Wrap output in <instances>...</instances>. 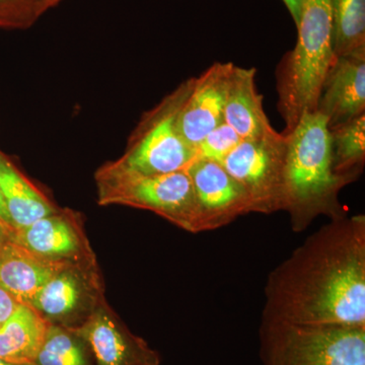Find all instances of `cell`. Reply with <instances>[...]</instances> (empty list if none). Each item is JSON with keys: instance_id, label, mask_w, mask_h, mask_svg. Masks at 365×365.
<instances>
[{"instance_id": "1", "label": "cell", "mask_w": 365, "mask_h": 365, "mask_svg": "<svg viewBox=\"0 0 365 365\" xmlns=\"http://www.w3.org/2000/svg\"><path fill=\"white\" fill-rule=\"evenodd\" d=\"M262 318L365 327V216L332 218L269 275Z\"/></svg>"}, {"instance_id": "2", "label": "cell", "mask_w": 365, "mask_h": 365, "mask_svg": "<svg viewBox=\"0 0 365 365\" xmlns=\"http://www.w3.org/2000/svg\"><path fill=\"white\" fill-rule=\"evenodd\" d=\"M287 135L283 211L294 232L306 230L319 215H346L339 193L348 182L333 170L330 130L318 111L307 113Z\"/></svg>"}, {"instance_id": "3", "label": "cell", "mask_w": 365, "mask_h": 365, "mask_svg": "<svg viewBox=\"0 0 365 365\" xmlns=\"http://www.w3.org/2000/svg\"><path fill=\"white\" fill-rule=\"evenodd\" d=\"M297 44L278 66V111L288 133L307 113L317 112L335 54L331 0H302Z\"/></svg>"}, {"instance_id": "4", "label": "cell", "mask_w": 365, "mask_h": 365, "mask_svg": "<svg viewBox=\"0 0 365 365\" xmlns=\"http://www.w3.org/2000/svg\"><path fill=\"white\" fill-rule=\"evenodd\" d=\"M96 181L100 205L117 204L145 209L187 232H205L187 170L146 176L113 162L98 170Z\"/></svg>"}, {"instance_id": "5", "label": "cell", "mask_w": 365, "mask_h": 365, "mask_svg": "<svg viewBox=\"0 0 365 365\" xmlns=\"http://www.w3.org/2000/svg\"><path fill=\"white\" fill-rule=\"evenodd\" d=\"M262 365H365V327L299 326L262 318Z\"/></svg>"}, {"instance_id": "6", "label": "cell", "mask_w": 365, "mask_h": 365, "mask_svg": "<svg viewBox=\"0 0 365 365\" xmlns=\"http://www.w3.org/2000/svg\"><path fill=\"white\" fill-rule=\"evenodd\" d=\"M188 88L189 79L145 114L126 153L116 160L121 167L151 176L187 170L195 162L197 151L185 141L178 126Z\"/></svg>"}, {"instance_id": "7", "label": "cell", "mask_w": 365, "mask_h": 365, "mask_svg": "<svg viewBox=\"0 0 365 365\" xmlns=\"http://www.w3.org/2000/svg\"><path fill=\"white\" fill-rule=\"evenodd\" d=\"M287 148V135L277 132L242 140L220 163L248 194L252 212L270 215L282 210Z\"/></svg>"}, {"instance_id": "8", "label": "cell", "mask_w": 365, "mask_h": 365, "mask_svg": "<svg viewBox=\"0 0 365 365\" xmlns=\"http://www.w3.org/2000/svg\"><path fill=\"white\" fill-rule=\"evenodd\" d=\"M234 63L215 62L198 78L189 79L186 98L178 116L182 138L193 148L225 122L228 81Z\"/></svg>"}, {"instance_id": "9", "label": "cell", "mask_w": 365, "mask_h": 365, "mask_svg": "<svg viewBox=\"0 0 365 365\" xmlns=\"http://www.w3.org/2000/svg\"><path fill=\"white\" fill-rule=\"evenodd\" d=\"M206 230L225 227L252 212L248 194L222 163L197 158L187 170Z\"/></svg>"}, {"instance_id": "10", "label": "cell", "mask_w": 365, "mask_h": 365, "mask_svg": "<svg viewBox=\"0 0 365 365\" xmlns=\"http://www.w3.org/2000/svg\"><path fill=\"white\" fill-rule=\"evenodd\" d=\"M317 111L326 118L329 130L365 114V49L335 56Z\"/></svg>"}, {"instance_id": "11", "label": "cell", "mask_w": 365, "mask_h": 365, "mask_svg": "<svg viewBox=\"0 0 365 365\" xmlns=\"http://www.w3.org/2000/svg\"><path fill=\"white\" fill-rule=\"evenodd\" d=\"M78 334L91 345L97 365H160L157 353L127 332L102 307L91 314Z\"/></svg>"}, {"instance_id": "12", "label": "cell", "mask_w": 365, "mask_h": 365, "mask_svg": "<svg viewBox=\"0 0 365 365\" xmlns=\"http://www.w3.org/2000/svg\"><path fill=\"white\" fill-rule=\"evenodd\" d=\"M71 265V262L34 253L9 239L0 250V287L19 304L32 307L46 283Z\"/></svg>"}, {"instance_id": "13", "label": "cell", "mask_w": 365, "mask_h": 365, "mask_svg": "<svg viewBox=\"0 0 365 365\" xmlns=\"http://www.w3.org/2000/svg\"><path fill=\"white\" fill-rule=\"evenodd\" d=\"M256 69L232 66L225 106V122L242 140L275 135L257 88Z\"/></svg>"}, {"instance_id": "14", "label": "cell", "mask_w": 365, "mask_h": 365, "mask_svg": "<svg viewBox=\"0 0 365 365\" xmlns=\"http://www.w3.org/2000/svg\"><path fill=\"white\" fill-rule=\"evenodd\" d=\"M9 239L41 256L71 263L78 260L83 251V239L76 220L59 211L28 227L14 230Z\"/></svg>"}, {"instance_id": "15", "label": "cell", "mask_w": 365, "mask_h": 365, "mask_svg": "<svg viewBox=\"0 0 365 365\" xmlns=\"http://www.w3.org/2000/svg\"><path fill=\"white\" fill-rule=\"evenodd\" d=\"M0 194L13 223L14 230L28 227L57 209L16 169L0 150Z\"/></svg>"}, {"instance_id": "16", "label": "cell", "mask_w": 365, "mask_h": 365, "mask_svg": "<svg viewBox=\"0 0 365 365\" xmlns=\"http://www.w3.org/2000/svg\"><path fill=\"white\" fill-rule=\"evenodd\" d=\"M50 323L33 307L19 304L0 326V359L18 364H35Z\"/></svg>"}, {"instance_id": "17", "label": "cell", "mask_w": 365, "mask_h": 365, "mask_svg": "<svg viewBox=\"0 0 365 365\" xmlns=\"http://www.w3.org/2000/svg\"><path fill=\"white\" fill-rule=\"evenodd\" d=\"M333 170L348 184L361 175L365 163V114L330 129Z\"/></svg>"}, {"instance_id": "18", "label": "cell", "mask_w": 365, "mask_h": 365, "mask_svg": "<svg viewBox=\"0 0 365 365\" xmlns=\"http://www.w3.org/2000/svg\"><path fill=\"white\" fill-rule=\"evenodd\" d=\"M74 268L71 265L56 274L34 299L32 307L48 321L67 318L81 306L83 285Z\"/></svg>"}, {"instance_id": "19", "label": "cell", "mask_w": 365, "mask_h": 365, "mask_svg": "<svg viewBox=\"0 0 365 365\" xmlns=\"http://www.w3.org/2000/svg\"><path fill=\"white\" fill-rule=\"evenodd\" d=\"M335 56L365 49V0H331Z\"/></svg>"}, {"instance_id": "20", "label": "cell", "mask_w": 365, "mask_h": 365, "mask_svg": "<svg viewBox=\"0 0 365 365\" xmlns=\"http://www.w3.org/2000/svg\"><path fill=\"white\" fill-rule=\"evenodd\" d=\"M35 365H88V360L73 335L50 324Z\"/></svg>"}, {"instance_id": "21", "label": "cell", "mask_w": 365, "mask_h": 365, "mask_svg": "<svg viewBox=\"0 0 365 365\" xmlns=\"http://www.w3.org/2000/svg\"><path fill=\"white\" fill-rule=\"evenodd\" d=\"M44 0H0V29L26 30L44 14Z\"/></svg>"}, {"instance_id": "22", "label": "cell", "mask_w": 365, "mask_h": 365, "mask_svg": "<svg viewBox=\"0 0 365 365\" xmlns=\"http://www.w3.org/2000/svg\"><path fill=\"white\" fill-rule=\"evenodd\" d=\"M242 140L239 134L230 125L222 122L209 132L197 146V157L222 163Z\"/></svg>"}, {"instance_id": "23", "label": "cell", "mask_w": 365, "mask_h": 365, "mask_svg": "<svg viewBox=\"0 0 365 365\" xmlns=\"http://www.w3.org/2000/svg\"><path fill=\"white\" fill-rule=\"evenodd\" d=\"M19 302L9 292L0 287V326L4 325L13 314Z\"/></svg>"}, {"instance_id": "24", "label": "cell", "mask_w": 365, "mask_h": 365, "mask_svg": "<svg viewBox=\"0 0 365 365\" xmlns=\"http://www.w3.org/2000/svg\"><path fill=\"white\" fill-rule=\"evenodd\" d=\"M285 6L289 11L292 20H294L295 26H297L299 23L300 13H302V0H282Z\"/></svg>"}, {"instance_id": "25", "label": "cell", "mask_w": 365, "mask_h": 365, "mask_svg": "<svg viewBox=\"0 0 365 365\" xmlns=\"http://www.w3.org/2000/svg\"><path fill=\"white\" fill-rule=\"evenodd\" d=\"M0 223L9 230V235L14 232L13 223H11V217L7 212L6 205H4L1 194H0Z\"/></svg>"}, {"instance_id": "26", "label": "cell", "mask_w": 365, "mask_h": 365, "mask_svg": "<svg viewBox=\"0 0 365 365\" xmlns=\"http://www.w3.org/2000/svg\"><path fill=\"white\" fill-rule=\"evenodd\" d=\"M9 239V232L4 225L0 223V250Z\"/></svg>"}, {"instance_id": "27", "label": "cell", "mask_w": 365, "mask_h": 365, "mask_svg": "<svg viewBox=\"0 0 365 365\" xmlns=\"http://www.w3.org/2000/svg\"><path fill=\"white\" fill-rule=\"evenodd\" d=\"M62 0H44V6H43V9H44V13L46 11H49L52 7L56 6L57 4H59Z\"/></svg>"}, {"instance_id": "28", "label": "cell", "mask_w": 365, "mask_h": 365, "mask_svg": "<svg viewBox=\"0 0 365 365\" xmlns=\"http://www.w3.org/2000/svg\"><path fill=\"white\" fill-rule=\"evenodd\" d=\"M0 365H35V364H18L13 362L6 361V360L0 359Z\"/></svg>"}]
</instances>
